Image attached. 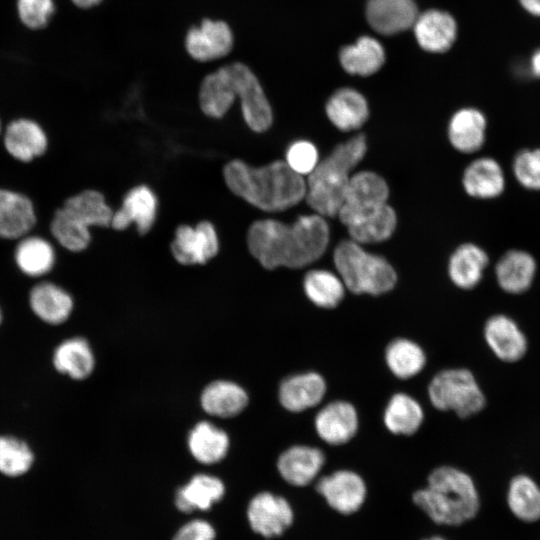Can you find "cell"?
<instances>
[{
    "label": "cell",
    "mask_w": 540,
    "mask_h": 540,
    "mask_svg": "<svg viewBox=\"0 0 540 540\" xmlns=\"http://www.w3.org/2000/svg\"><path fill=\"white\" fill-rule=\"evenodd\" d=\"M328 243V224L316 213L301 215L292 224L274 219L258 220L247 234L250 253L269 270L309 265L324 254Z\"/></svg>",
    "instance_id": "obj_1"
},
{
    "label": "cell",
    "mask_w": 540,
    "mask_h": 540,
    "mask_svg": "<svg viewBox=\"0 0 540 540\" xmlns=\"http://www.w3.org/2000/svg\"><path fill=\"white\" fill-rule=\"evenodd\" d=\"M228 188L238 197L266 212H280L305 198L306 181L285 161L252 167L232 160L223 169Z\"/></svg>",
    "instance_id": "obj_2"
},
{
    "label": "cell",
    "mask_w": 540,
    "mask_h": 540,
    "mask_svg": "<svg viewBox=\"0 0 540 540\" xmlns=\"http://www.w3.org/2000/svg\"><path fill=\"white\" fill-rule=\"evenodd\" d=\"M414 504L433 522L456 526L472 519L480 507L473 479L452 466H440L428 476L427 485L412 496Z\"/></svg>",
    "instance_id": "obj_3"
},
{
    "label": "cell",
    "mask_w": 540,
    "mask_h": 540,
    "mask_svg": "<svg viewBox=\"0 0 540 540\" xmlns=\"http://www.w3.org/2000/svg\"><path fill=\"white\" fill-rule=\"evenodd\" d=\"M367 150L363 134L337 145L319 161L306 181L307 204L323 217H335L343 204L353 169Z\"/></svg>",
    "instance_id": "obj_4"
},
{
    "label": "cell",
    "mask_w": 540,
    "mask_h": 540,
    "mask_svg": "<svg viewBox=\"0 0 540 540\" xmlns=\"http://www.w3.org/2000/svg\"><path fill=\"white\" fill-rule=\"evenodd\" d=\"M335 268L346 289L355 294L380 295L397 282L392 265L383 257L364 250L351 240L340 242L334 250Z\"/></svg>",
    "instance_id": "obj_5"
},
{
    "label": "cell",
    "mask_w": 540,
    "mask_h": 540,
    "mask_svg": "<svg viewBox=\"0 0 540 540\" xmlns=\"http://www.w3.org/2000/svg\"><path fill=\"white\" fill-rule=\"evenodd\" d=\"M431 404L441 411H453L461 418L479 413L486 404L485 395L473 373L465 368L445 369L428 386Z\"/></svg>",
    "instance_id": "obj_6"
},
{
    "label": "cell",
    "mask_w": 540,
    "mask_h": 540,
    "mask_svg": "<svg viewBox=\"0 0 540 540\" xmlns=\"http://www.w3.org/2000/svg\"><path fill=\"white\" fill-rule=\"evenodd\" d=\"M229 66L246 124L255 132L266 131L272 124L273 114L259 79L252 69L242 62H233Z\"/></svg>",
    "instance_id": "obj_7"
},
{
    "label": "cell",
    "mask_w": 540,
    "mask_h": 540,
    "mask_svg": "<svg viewBox=\"0 0 540 540\" xmlns=\"http://www.w3.org/2000/svg\"><path fill=\"white\" fill-rule=\"evenodd\" d=\"M388 196V185L380 175L371 171L352 174L337 216L346 226L355 218L386 204Z\"/></svg>",
    "instance_id": "obj_8"
},
{
    "label": "cell",
    "mask_w": 540,
    "mask_h": 540,
    "mask_svg": "<svg viewBox=\"0 0 540 540\" xmlns=\"http://www.w3.org/2000/svg\"><path fill=\"white\" fill-rule=\"evenodd\" d=\"M184 46L188 55L198 62H210L227 56L234 46V33L224 20L204 18L188 29Z\"/></svg>",
    "instance_id": "obj_9"
},
{
    "label": "cell",
    "mask_w": 540,
    "mask_h": 540,
    "mask_svg": "<svg viewBox=\"0 0 540 540\" xmlns=\"http://www.w3.org/2000/svg\"><path fill=\"white\" fill-rule=\"evenodd\" d=\"M247 518L255 533L265 538H273L282 535L291 526L294 513L284 497L271 492H261L250 500Z\"/></svg>",
    "instance_id": "obj_10"
},
{
    "label": "cell",
    "mask_w": 540,
    "mask_h": 540,
    "mask_svg": "<svg viewBox=\"0 0 540 540\" xmlns=\"http://www.w3.org/2000/svg\"><path fill=\"white\" fill-rule=\"evenodd\" d=\"M218 249L216 230L208 221H201L195 227L178 226L171 243L173 257L183 265L205 264L216 256Z\"/></svg>",
    "instance_id": "obj_11"
},
{
    "label": "cell",
    "mask_w": 540,
    "mask_h": 540,
    "mask_svg": "<svg viewBox=\"0 0 540 540\" xmlns=\"http://www.w3.org/2000/svg\"><path fill=\"white\" fill-rule=\"evenodd\" d=\"M316 490L332 509L342 514L359 510L367 494L363 478L354 471L344 469L321 477Z\"/></svg>",
    "instance_id": "obj_12"
},
{
    "label": "cell",
    "mask_w": 540,
    "mask_h": 540,
    "mask_svg": "<svg viewBox=\"0 0 540 540\" xmlns=\"http://www.w3.org/2000/svg\"><path fill=\"white\" fill-rule=\"evenodd\" d=\"M483 333L488 347L501 361L517 362L527 352L526 335L516 321L507 315L497 314L488 318Z\"/></svg>",
    "instance_id": "obj_13"
},
{
    "label": "cell",
    "mask_w": 540,
    "mask_h": 540,
    "mask_svg": "<svg viewBox=\"0 0 540 540\" xmlns=\"http://www.w3.org/2000/svg\"><path fill=\"white\" fill-rule=\"evenodd\" d=\"M28 305L33 315L49 326L63 325L74 310L72 295L50 281L39 282L30 289Z\"/></svg>",
    "instance_id": "obj_14"
},
{
    "label": "cell",
    "mask_w": 540,
    "mask_h": 540,
    "mask_svg": "<svg viewBox=\"0 0 540 540\" xmlns=\"http://www.w3.org/2000/svg\"><path fill=\"white\" fill-rule=\"evenodd\" d=\"M359 418L356 408L347 401L335 400L323 406L316 414L314 427L317 435L327 444L342 445L357 433Z\"/></svg>",
    "instance_id": "obj_15"
},
{
    "label": "cell",
    "mask_w": 540,
    "mask_h": 540,
    "mask_svg": "<svg viewBox=\"0 0 540 540\" xmlns=\"http://www.w3.org/2000/svg\"><path fill=\"white\" fill-rule=\"evenodd\" d=\"M53 369L74 381L88 379L95 369L96 359L88 340L71 336L61 340L51 355Z\"/></svg>",
    "instance_id": "obj_16"
},
{
    "label": "cell",
    "mask_w": 540,
    "mask_h": 540,
    "mask_svg": "<svg viewBox=\"0 0 540 540\" xmlns=\"http://www.w3.org/2000/svg\"><path fill=\"white\" fill-rule=\"evenodd\" d=\"M156 213L155 194L149 187L139 185L126 193L121 207L113 212L110 226L115 230H124L134 223L138 233L144 235L152 228Z\"/></svg>",
    "instance_id": "obj_17"
},
{
    "label": "cell",
    "mask_w": 540,
    "mask_h": 540,
    "mask_svg": "<svg viewBox=\"0 0 540 540\" xmlns=\"http://www.w3.org/2000/svg\"><path fill=\"white\" fill-rule=\"evenodd\" d=\"M327 384L317 372L288 376L279 387V401L288 411L298 413L317 406L323 400Z\"/></svg>",
    "instance_id": "obj_18"
},
{
    "label": "cell",
    "mask_w": 540,
    "mask_h": 540,
    "mask_svg": "<svg viewBox=\"0 0 540 540\" xmlns=\"http://www.w3.org/2000/svg\"><path fill=\"white\" fill-rule=\"evenodd\" d=\"M59 209L72 225L83 232L90 233L93 226L111 225L113 211L96 190H85L69 197Z\"/></svg>",
    "instance_id": "obj_19"
},
{
    "label": "cell",
    "mask_w": 540,
    "mask_h": 540,
    "mask_svg": "<svg viewBox=\"0 0 540 540\" xmlns=\"http://www.w3.org/2000/svg\"><path fill=\"white\" fill-rule=\"evenodd\" d=\"M418 16L414 0H368L366 17L380 34L393 35L413 26Z\"/></svg>",
    "instance_id": "obj_20"
},
{
    "label": "cell",
    "mask_w": 540,
    "mask_h": 540,
    "mask_svg": "<svg viewBox=\"0 0 540 540\" xmlns=\"http://www.w3.org/2000/svg\"><path fill=\"white\" fill-rule=\"evenodd\" d=\"M324 463L325 455L317 447L295 445L281 453L277 469L287 483L306 486L317 477Z\"/></svg>",
    "instance_id": "obj_21"
},
{
    "label": "cell",
    "mask_w": 540,
    "mask_h": 540,
    "mask_svg": "<svg viewBox=\"0 0 540 540\" xmlns=\"http://www.w3.org/2000/svg\"><path fill=\"white\" fill-rule=\"evenodd\" d=\"M412 27L418 44L428 52L447 51L457 36L456 21L441 10L432 9L418 14Z\"/></svg>",
    "instance_id": "obj_22"
},
{
    "label": "cell",
    "mask_w": 540,
    "mask_h": 540,
    "mask_svg": "<svg viewBox=\"0 0 540 540\" xmlns=\"http://www.w3.org/2000/svg\"><path fill=\"white\" fill-rule=\"evenodd\" d=\"M3 144L14 159L29 162L45 153L48 139L37 122L19 118L7 125L3 135Z\"/></svg>",
    "instance_id": "obj_23"
},
{
    "label": "cell",
    "mask_w": 540,
    "mask_h": 540,
    "mask_svg": "<svg viewBox=\"0 0 540 540\" xmlns=\"http://www.w3.org/2000/svg\"><path fill=\"white\" fill-rule=\"evenodd\" d=\"M236 98V86L229 64L203 78L199 90V103L205 115L211 118L223 117Z\"/></svg>",
    "instance_id": "obj_24"
},
{
    "label": "cell",
    "mask_w": 540,
    "mask_h": 540,
    "mask_svg": "<svg viewBox=\"0 0 540 540\" xmlns=\"http://www.w3.org/2000/svg\"><path fill=\"white\" fill-rule=\"evenodd\" d=\"M35 223L31 200L21 193L0 188V238H22Z\"/></svg>",
    "instance_id": "obj_25"
},
{
    "label": "cell",
    "mask_w": 540,
    "mask_h": 540,
    "mask_svg": "<svg viewBox=\"0 0 540 540\" xmlns=\"http://www.w3.org/2000/svg\"><path fill=\"white\" fill-rule=\"evenodd\" d=\"M225 494L224 483L216 476L196 474L175 496V506L182 513L207 511Z\"/></svg>",
    "instance_id": "obj_26"
},
{
    "label": "cell",
    "mask_w": 540,
    "mask_h": 540,
    "mask_svg": "<svg viewBox=\"0 0 540 540\" xmlns=\"http://www.w3.org/2000/svg\"><path fill=\"white\" fill-rule=\"evenodd\" d=\"M326 114L336 128L348 132L366 122L369 109L361 93L352 88H341L328 99Z\"/></svg>",
    "instance_id": "obj_27"
},
{
    "label": "cell",
    "mask_w": 540,
    "mask_h": 540,
    "mask_svg": "<svg viewBox=\"0 0 540 540\" xmlns=\"http://www.w3.org/2000/svg\"><path fill=\"white\" fill-rule=\"evenodd\" d=\"M536 268V262L528 252L510 250L500 258L495 267L496 279L505 292L521 294L531 287Z\"/></svg>",
    "instance_id": "obj_28"
},
{
    "label": "cell",
    "mask_w": 540,
    "mask_h": 540,
    "mask_svg": "<svg viewBox=\"0 0 540 540\" xmlns=\"http://www.w3.org/2000/svg\"><path fill=\"white\" fill-rule=\"evenodd\" d=\"M463 187L472 197L496 198L502 194L505 188V178L501 166L492 158L476 159L464 171Z\"/></svg>",
    "instance_id": "obj_29"
},
{
    "label": "cell",
    "mask_w": 540,
    "mask_h": 540,
    "mask_svg": "<svg viewBox=\"0 0 540 540\" xmlns=\"http://www.w3.org/2000/svg\"><path fill=\"white\" fill-rule=\"evenodd\" d=\"M248 404L246 391L238 384L217 380L208 384L201 395L204 411L219 418H231L240 414Z\"/></svg>",
    "instance_id": "obj_30"
},
{
    "label": "cell",
    "mask_w": 540,
    "mask_h": 540,
    "mask_svg": "<svg viewBox=\"0 0 540 540\" xmlns=\"http://www.w3.org/2000/svg\"><path fill=\"white\" fill-rule=\"evenodd\" d=\"M486 118L475 108H463L452 116L448 137L452 146L462 153L479 150L485 140Z\"/></svg>",
    "instance_id": "obj_31"
},
{
    "label": "cell",
    "mask_w": 540,
    "mask_h": 540,
    "mask_svg": "<svg viewBox=\"0 0 540 540\" xmlns=\"http://www.w3.org/2000/svg\"><path fill=\"white\" fill-rule=\"evenodd\" d=\"M397 217L387 203L365 213L346 225L351 239L359 244L387 240L395 231Z\"/></svg>",
    "instance_id": "obj_32"
},
{
    "label": "cell",
    "mask_w": 540,
    "mask_h": 540,
    "mask_svg": "<svg viewBox=\"0 0 540 540\" xmlns=\"http://www.w3.org/2000/svg\"><path fill=\"white\" fill-rule=\"evenodd\" d=\"M488 256L477 245L466 243L451 255L448 273L451 281L461 289H473L482 279Z\"/></svg>",
    "instance_id": "obj_33"
},
{
    "label": "cell",
    "mask_w": 540,
    "mask_h": 540,
    "mask_svg": "<svg viewBox=\"0 0 540 540\" xmlns=\"http://www.w3.org/2000/svg\"><path fill=\"white\" fill-rule=\"evenodd\" d=\"M339 60L349 74L369 76L384 64L385 51L375 38L362 36L356 43L344 46L340 50Z\"/></svg>",
    "instance_id": "obj_34"
},
{
    "label": "cell",
    "mask_w": 540,
    "mask_h": 540,
    "mask_svg": "<svg viewBox=\"0 0 540 540\" xmlns=\"http://www.w3.org/2000/svg\"><path fill=\"white\" fill-rule=\"evenodd\" d=\"M188 448L200 463L211 465L220 462L229 449L227 433L208 421L197 423L188 436Z\"/></svg>",
    "instance_id": "obj_35"
},
{
    "label": "cell",
    "mask_w": 540,
    "mask_h": 540,
    "mask_svg": "<svg viewBox=\"0 0 540 540\" xmlns=\"http://www.w3.org/2000/svg\"><path fill=\"white\" fill-rule=\"evenodd\" d=\"M52 244L39 236L22 237L15 249V262L26 276L37 278L48 274L55 264Z\"/></svg>",
    "instance_id": "obj_36"
},
{
    "label": "cell",
    "mask_w": 540,
    "mask_h": 540,
    "mask_svg": "<svg viewBox=\"0 0 540 540\" xmlns=\"http://www.w3.org/2000/svg\"><path fill=\"white\" fill-rule=\"evenodd\" d=\"M424 420L420 403L406 393H396L388 401L383 421L393 434L409 436L418 431Z\"/></svg>",
    "instance_id": "obj_37"
},
{
    "label": "cell",
    "mask_w": 540,
    "mask_h": 540,
    "mask_svg": "<svg viewBox=\"0 0 540 540\" xmlns=\"http://www.w3.org/2000/svg\"><path fill=\"white\" fill-rule=\"evenodd\" d=\"M385 362L394 376L409 379L424 369L426 355L416 342L407 338H397L386 347Z\"/></svg>",
    "instance_id": "obj_38"
},
{
    "label": "cell",
    "mask_w": 540,
    "mask_h": 540,
    "mask_svg": "<svg viewBox=\"0 0 540 540\" xmlns=\"http://www.w3.org/2000/svg\"><path fill=\"white\" fill-rule=\"evenodd\" d=\"M303 288L307 298L324 309L338 306L346 290L338 274L324 269L309 271L304 277Z\"/></svg>",
    "instance_id": "obj_39"
},
{
    "label": "cell",
    "mask_w": 540,
    "mask_h": 540,
    "mask_svg": "<svg viewBox=\"0 0 540 540\" xmlns=\"http://www.w3.org/2000/svg\"><path fill=\"white\" fill-rule=\"evenodd\" d=\"M511 512L520 520L535 522L540 519V486L528 475L511 479L507 491Z\"/></svg>",
    "instance_id": "obj_40"
},
{
    "label": "cell",
    "mask_w": 540,
    "mask_h": 540,
    "mask_svg": "<svg viewBox=\"0 0 540 540\" xmlns=\"http://www.w3.org/2000/svg\"><path fill=\"white\" fill-rule=\"evenodd\" d=\"M36 459L33 447L13 434H0V474L18 478L27 474Z\"/></svg>",
    "instance_id": "obj_41"
},
{
    "label": "cell",
    "mask_w": 540,
    "mask_h": 540,
    "mask_svg": "<svg viewBox=\"0 0 540 540\" xmlns=\"http://www.w3.org/2000/svg\"><path fill=\"white\" fill-rule=\"evenodd\" d=\"M18 20L27 29L39 31L52 21L57 5L56 0H16Z\"/></svg>",
    "instance_id": "obj_42"
},
{
    "label": "cell",
    "mask_w": 540,
    "mask_h": 540,
    "mask_svg": "<svg viewBox=\"0 0 540 540\" xmlns=\"http://www.w3.org/2000/svg\"><path fill=\"white\" fill-rule=\"evenodd\" d=\"M513 173L526 189L540 190V149L520 151L513 160Z\"/></svg>",
    "instance_id": "obj_43"
},
{
    "label": "cell",
    "mask_w": 540,
    "mask_h": 540,
    "mask_svg": "<svg viewBox=\"0 0 540 540\" xmlns=\"http://www.w3.org/2000/svg\"><path fill=\"white\" fill-rule=\"evenodd\" d=\"M285 162L299 175H309L319 162L318 151L313 143L299 140L289 146Z\"/></svg>",
    "instance_id": "obj_44"
},
{
    "label": "cell",
    "mask_w": 540,
    "mask_h": 540,
    "mask_svg": "<svg viewBox=\"0 0 540 540\" xmlns=\"http://www.w3.org/2000/svg\"><path fill=\"white\" fill-rule=\"evenodd\" d=\"M214 527L206 520L193 519L179 528L173 540H214Z\"/></svg>",
    "instance_id": "obj_45"
},
{
    "label": "cell",
    "mask_w": 540,
    "mask_h": 540,
    "mask_svg": "<svg viewBox=\"0 0 540 540\" xmlns=\"http://www.w3.org/2000/svg\"><path fill=\"white\" fill-rule=\"evenodd\" d=\"M518 2L528 14L540 17V0H518Z\"/></svg>",
    "instance_id": "obj_46"
},
{
    "label": "cell",
    "mask_w": 540,
    "mask_h": 540,
    "mask_svg": "<svg viewBox=\"0 0 540 540\" xmlns=\"http://www.w3.org/2000/svg\"><path fill=\"white\" fill-rule=\"evenodd\" d=\"M529 70L534 77L540 78V48L535 50L531 55Z\"/></svg>",
    "instance_id": "obj_47"
},
{
    "label": "cell",
    "mask_w": 540,
    "mask_h": 540,
    "mask_svg": "<svg viewBox=\"0 0 540 540\" xmlns=\"http://www.w3.org/2000/svg\"><path fill=\"white\" fill-rule=\"evenodd\" d=\"M79 9H91L100 5L104 0H70Z\"/></svg>",
    "instance_id": "obj_48"
},
{
    "label": "cell",
    "mask_w": 540,
    "mask_h": 540,
    "mask_svg": "<svg viewBox=\"0 0 540 540\" xmlns=\"http://www.w3.org/2000/svg\"><path fill=\"white\" fill-rule=\"evenodd\" d=\"M423 540H446L440 536H433V537H430V538H427V539H423Z\"/></svg>",
    "instance_id": "obj_49"
},
{
    "label": "cell",
    "mask_w": 540,
    "mask_h": 540,
    "mask_svg": "<svg viewBox=\"0 0 540 540\" xmlns=\"http://www.w3.org/2000/svg\"><path fill=\"white\" fill-rule=\"evenodd\" d=\"M3 319H4V317H3V311H2V309H1V307H0V327H1L2 323H3Z\"/></svg>",
    "instance_id": "obj_50"
},
{
    "label": "cell",
    "mask_w": 540,
    "mask_h": 540,
    "mask_svg": "<svg viewBox=\"0 0 540 540\" xmlns=\"http://www.w3.org/2000/svg\"><path fill=\"white\" fill-rule=\"evenodd\" d=\"M0 132H1V121H0Z\"/></svg>",
    "instance_id": "obj_51"
}]
</instances>
